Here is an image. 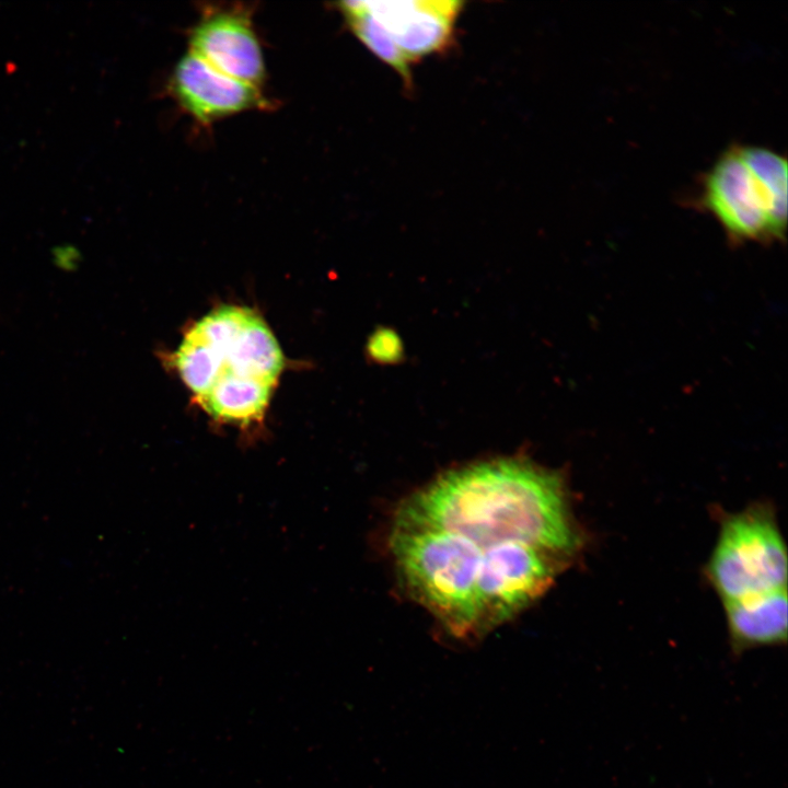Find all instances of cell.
Segmentation results:
<instances>
[{"instance_id":"1","label":"cell","mask_w":788,"mask_h":788,"mask_svg":"<svg viewBox=\"0 0 788 788\" xmlns=\"http://www.w3.org/2000/svg\"><path fill=\"white\" fill-rule=\"evenodd\" d=\"M394 521L455 533L482 548L518 543L565 560L582 545L561 474L524 456L448 471L405 499Z\"/></svg>"},{"instance_id":"2","label":"cell","mask_w":788,"mask_h":788,"mask_svg":"<svg viewBox=\"0 0 788 788\" xmlns=\"http://www.w3.org/2000/svg\"><path fill=\"white\" fill-rule=\"evenodd\" d=\"M390 547L405 589L448 634L462 641L485 634L478 589L482 547L455 533L397 521Z\"/></svg>"},{"instance_id":"3","label":"cell","mask_w":788,"mask_h":788,"mask_svg":"<svg viewBox=\"0 0 788 788\" xmlns=\"http://www.w3.org/2000/svg\"><path fill=\"white\" fill-rule=\"evenodd\" d=\"M733 241L783 239L787 227V161L757 146L734 144L703 175L697 199Z\"/></svg>"},{"instance_id":"4","label":"cell","mask_w":788,"mask_h":788,"mask_svg":"<svg viewBox=\"0 0 788 788\" xmlns=\"http://www.w3.org/2000/svg\"><path fill=\"white\" fill-rule=\"evenodd\" d=\"M282 354L265 322L247 308L222 306L186 334L175 366L196 397L219 380L241 379L275 385Z\"/></svg>"},{"instance_id":"5","label":"cell","mask_w":788,"mask_h":788,"mask_svg":"<svg viewBox=\"0 0 788 788\" xmlns=\"http://www.w3.org/2000/svg\"><path fill=\"white\" fill-rule=\"evenodd\" d=\"M707 576L723 602L787 587L786 546L769 506L723 518Z\"/></svg>"},{"instance_id":"6","label":"cell","mask_w":788,"mask_h":788,"mask_svg":"<svg viewBox=\"0 0 788 788\" xmlns=\"http://www.w3.org/2000/svg\"><path fill=\"white\" fill-rule=\"evenodd\" d=\"M566 561L518 543L483 548L478 589L485 634L542 596Z\"/></svg>"},{"instance_id":"7","label":"cell","mask_w":788,"mask_h":788,"mask_svg":"<svg viewBox=\"0 0 788 788\" xmlns=\"http://www.w3.org/2000/svg\"><path fill=\"white\" fill-rule=\"evenodd\" d=\"M253 12L245 3L204 5L188 34V51L227 76L262 88L266 68Z\"/></svg>"},{"instance_id":"8","label":"cell","mask_w":788,"mask_h":788,"mask_svg":"<svg viewBox=\"0 0 788 788\" xmlns=\"http://www.w3.org/2000/svg\"><path fill=\"white\" fill-rule=\"evenodd\" d=\"M169 91L186 114L206 126L246 111L270 107L259 86L222 73L190 51L176 62Z\"/></svg>"},{"instance_id":"9","label":"cell","mask_w":788,"mask_h":788,"mask_svg":"<svg viewBox=\"0 0 788 788\" xmlns=\"http://www.w3.org/2000/svg\"><path fill=\"white\" fill-rule=\"evenodd\" d=\"M361 2L409 66L448 47L464 5L456 0Z\"/></svg>"},{"instance_id":"10","label":"cell","mask_w":788,"mask_h":788,"mask_svg":"<svg viewBox=\"0 0 788 788\" xmlns=\"http://www.w3.org/2000/svg\"><path fill=\"white\" fill-rule=\"evenodd\" d=\"M731 648L746 649L785 644L787 640V589H778L723 602Z\"/></svg>"},{"instance_id":"11","label":"cell","mask_w":788,"mask_h":788,"mask_svg":"<svg viewBox=\"0 0 788 788\" xmlns=\"http://www.w3.org/2000/svg\"><path fill=\"white\" fill-rule=\"evenodd\" d=\"M351 32L381 61L395 70L405 83L410 82V66L381 25L366 11L361 1L338 3Z\"/></svg>"},{"instance_id":"12","label":"cell","mask_w":788,"mask_h":788,"mask_svg":"<svg viewBox=\"0 0 788 788\" xmlns=\"http://www.w3.org/2000/svg\"><path fill=\"white\" fill-rule=\"evenodd\" d=\"M368 349L372 358L383 362L394 361L402 354L401 343L393 333L386 331L375 333L369 341Z\"/></svg>"},{"instance_id":"13","label":"cell","mask_w":788,"mask_h":788,"mask_svg":"<svg viewBox=\"0 0 788 788\" xmlns=\"http://www.w3.org/2000/svg\"><path fill=\"white\" fill-rule=\"evenodd\" d=\"M54 255L56 263L59 264L61 268H72V265L77 264L76 262L79 258V251L71 245L59 246L54 248Z\"/></svg>"}]
</instances>
